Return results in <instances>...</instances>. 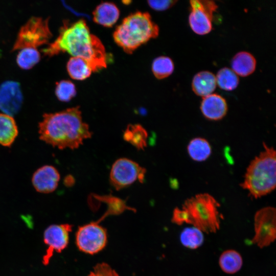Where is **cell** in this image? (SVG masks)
Wrapping results in <instances>:
<instances>
[{
	"instance_id": "obj_4",
	"label": "cell",
	"mask_w": 276,
	"mask_h": 276,
	"mask_svg": "<svg viewBox=\"0 0 276 276\" xmlns=\"http://www.w3.org/2000/svg\"><path fill=\"white\" fill-rule=\"evenodd\" d=\"M159 34L158 25L147 12L137 11L125 17L113 33L114 42L125 52L132 53Z\"/></svg>"
},
{
	"instance_id": "obj_29",
	"label": "cell",
	"mask_w": 276,
	"mask_h": 276,
	"mask_svg": "<svg viewBox=\"0 0 276 276\" xmlns=\"http://www.w3.org/2000/svg\"><path fill=\"white\" fill-rule=\"evenodd\" d=\"M176 1H148L149 6L156 11H164L171 8L176 2Z\"/></svg>"
},
{
	"instance_id": "obj_11",
	"label": "cell",
	"mask_w": 276,
	"mask_h": 276,
	"mask_svg": "<svg viewBox=\"0 0 276 276\" xmlns=\"http://www.w3.org/2000/svg\"><path fill=\"white\" fill-rule=\"evenodd\" d=\"M73 225L68 223L53 224L48 227L44 232L43 241L48 246L42 262L48 264L54 252L60 253L68 245L69 234Z\"/></svg>"
},
{
	"instance_id": "obj_18",
	"label": "cell",
	"mask_w": 276,
	"mask_h": 276,
	"mask_svg": "<svg viewBox=\"0 0 276 276\" xmlns=\"http://www.w3.org/2000/svg\"><path fill=\"white\" fill-rule=\"evenodd\" d=\"M232 70L238 75L246 77L251 74L256 67V60L250 53L242 51L236 54L231 61Z\"/></svg>"
},
{
	"instance_id": "obj_27",
	"label": "cell",
	"mask_w": 276,
	"mask_h": 276,
	"mask_svg": "<svg viewBox=\"0 0 276 276\" xmlns=\"http://www.w3.org/2000/svg\"><path fill=\"white\" fill-rule=\"evenodd\" d=\"M75 85L68 80H61L56 83L55 94L62 102H68L76 95Z\"/></svg>"
},
{
	"instance_id": "obj_5",
	"label": "cell",
	"mask_w": 276,
	"mask_h": 276,
	"mask_svg": "<svg viewBox=\"0 0 276 276\" xmlns=\"http://www.w3.org/2000/svg\"><path fill=\"white\" fill-rule=\"evenodd\" d=\"M263 146L264 150L248 166L244 180L240 185L255 198L271 192L276 185L275 151L273 147L265 144Z\"/></svg>"
},
{
	"instance_id": "obj_9",
	"label": "cell",
	"mask_w": 276,
	"mask_h": 276,
	"mask_svg": "<svg viewBox=\"0 0 276 276\" xmlns=\"http://www.w3.org/2000/svg\"><path fill=\"white\" fill-rule=\"evenodd\" d=\"M254 236L252 242L260 248L270 245L276 238V211L272 206L258 210L254 216Z\"/></svg>"
},
{
	"instance_id": "obj_10",
	"label": "cell",
	"mask_w": 276,
	"mask_h": 276,
	"mask_svg": "<svg viewBox=\"0 0 276 276\" xmlns=\"http://www.w3.org/2000/svg\"><path fill=\"white\" fill-rule=\"evenodd\" d=\"M191 13L189 22L192 30L198 35H205L212 29L213 14L218 6L214 1L193 0L190 2Z\"/></svg>"
},
{
	"instance_id": "obj_24",
	"label": "cell",
	"mask_w": 276,
	"mask_h": 276,
	"mask_svg": "<svg viewBox=\"0 0 276 276\" xmlns=\"http://www.w3.org/2000/svg\"><path fill=\"white\" fill-rule=\"evenodd\" d=\"M216 77V83L222 89L231 91L238 86L239 82L237 75L227 67L220 69Z\"/></svg>"
},
{
	"instance_id": "obj_19",
	"label": "cell",
	"mask_w": 276,
	"mask_h": 276,
	"mask_svg": "<svg viewBox=\"0 0 276 276\" xmlns=\"http://www.w3.org/2000/svg\"><path fill=\"white\" fill-rule=\"evenodd\" d=\"M123 139L138 150H144L147 145L148 133L140 124H129L124 131Z\"/></svg>"
},
{
	"instance_id": "obj_3",
	"label": "cell",
	"mask_w": 276,
	"mask_h": 276,
	"mask_svg": "<svg viewBox=\"0 0 276 276\" xmlns=\"http://www.w3.org/2000/svg\"><path fill=\"white\" fill-rule=\"evenodd\" d=\"M220 204L208 193L197 194L174 209L172 221L177 225L190 224L203 233L216 232L220 226Z\"/></svg>"
},
{
	"instance_id": "obj_7",
	"label": "cell",
	"mask_w": 276,
	"mask_h": 276,
	"mask_svg": "<svg viewBox=\"0 0 276 276\" xmlns=\"http://www.w3.org/2000/svg\"><path fill=\"white\" fill-rule=\"evenodd\" d=\"M146 173V169L136 162L127 158H120L112 165L109 180L116 190H120L136 181L143 183Z\"/></svg>"
},
{
	"instance_id": "obj_12",
	"label": "cell",
	"mask_w": 276,
	"mask_h": 276,
	"mask_svg": "<svg viewBox=\"0 0 276 276\" xmlns=\"http://www.w3.org/2000/svg\"><path fill=\"white\" fill-rule=\"evenodd\" d=\"M23 96L19 82L7 80L0 84V109L12 116L19 110Z\"/></svg>"
},
{
	"instance_id": "obj_16",
	"label": "cell",
	"mask_w": 276,
	"mask_h": 276,
	"mask_svg": "<svg viewBox=\"0 0 276 276\" xmlns=\"http://www.w3.org/2000/svg\"><path fill=\"white\" fill-rule=\"evenodd\" d=\"M217 83L215 76L209 71H201L193 77L192 87L195 94L204 97L214 91Z\"/></svg>"
},
{
	"instance_id": "obj_25",
	"label": "cell",
	"mask_w": 276,
	"mask_h": 276,
	"mask_svg": "<svg viewBox=\"0 0 276 276\" xmlns=\"http://www.w3.org/2000/svg\"><path fill=\"white\" fill-rule=\"evenodd\" d=\"M203 232L194 227L185 228L180 236L182 244L193 249L200 246L203 242Z\"/></svg>"
},
{
	"instance_id": "obj_20",
	"label": "cell",
	"mask_w": 276,
	"mask_h": 276,
	"mask_svg": "<svg viewBox=\"0 0 276 276\" xmlns=\"http://www.w3.org/2000/svg\"><path fill=\"white\" fill-rule=\"evenodd\" d=\"M219 264L225 273L234 274L240 270L243 264V260L238 252L228 249L223 251L220 255Z\"/></svg>"
},
{
	"instance_id": "obj_2",
	"label": "cell",
	"mask_w": 276,
	"mask_h": 276,
	"mask_svg": "<svg viewBox=\"0 0 276 276\" xmlns=\"http://www.w3.org/2000/svg\"><path fill=\"white\" fill-rule=\"evenodd\" d=\"M38 128L39 139L59 149H77L93 134L79 106L44 113Z\"/></svg>"
},
{
	"instance_id": "obj_23",
	"label": "cell",
	"mask_w": 276,
	"mask_h": 276,
	"mask_svg": "<svg viewBox=\"0 0 276 276\" xmlns=\"http://www.w3.org/2000/svg\"><path fill=\"white\" fill-rule=\"evenodd\" d=\"M174 65L172 60L169 57L161 56L155 58L152 61L151 70L158 79L169 77L174 71Z\"/></svg>"
},
{
	"instance_id": "obj_26",
	"label": "cell",
	"mask_w": 276,
	"mask_h": 276,
	"mask_svg": "<svg viewBox=\"0 0 276 276\" xmlns=\"http://www.w3.org/2000/svg\"><path fill=\"white\" fill-rule=\"evenodd\" d=\"M40 58V54L35 48H24L18 53L16 62L21 68L29 69L37 63Z\"/></svg>"
},
{
	"instance_id": "obj_13",
	"label": "cell",
	"mask_w": 276,
	"mask_h": 276,
	"mask_svg": "<svg viewBox=\"0 0 276 276\" xmlns=\"http://www.w3.org/2000/svg\"><path fill=\"white\" fill-rule=\"evenodd\" d=\"M60 178V174L55 167L51 165H44L33 173L32 183L37 192L48 194L56 189Z\"/></svg>"
},
{
	"instance_id": "obj_15",
	"label": "cell",
	"mask_w": 276,
	"mask_h": 276,
	"mask_svg": "<svg viewBox=\"0 0 276 276\" xmlns=\"http://www.w3.org/2000/svg\"><path fill=\"white\" fill-rule=\"evenodd\" d=\"M120 10L117 6L110 2H104L96 6L93 12V20L106 27H112L118 20Z\"/></svg>"
},
{
	"instance_id": "obj_8",
	"label": "cell",
	"mask_w": 276,
	"mask_h": 276,
	"mask_svg": "<svg viewBox=\"0 0 276 276\" xmlns=\"http://www.w3.org/2000/svg\"><path fill=\"white\" fill-rule=\"evenodd\" d=\"M107 237L106 228L97 221L91 222L79 227L76 233V243L80 251L94 255L105 248Z\"/></svg>"
},
{
	"instance_id": "obj_28",
	"label": "cell",
	"mask_w": 276,
	"mask_h": 276,
	"mask_svg": "<svg viewBox=\"0 0 276 276\" xmlns=\"http://www.w3.org/2000/svg\"><path fill=\"white\" fill-rule=\"evenodd\" d=\"M87 276H120L108 264L104 262L97 264Z\"/></svg>"
},
{
	"instance_id": "obj_21",
	"label": "cell",
	"mask_w": 276,
	"mask_h": 276,
	"mask_svg": "<svg viewBox=\"0 0 276 276\" xmlns=\"http://www.w3.org/2000/svg\"><path fill=\"white\" fill-rule=\"evenodd\" d=\"M66 68L70 77L78 80L88 78L93 72L87 62L79 57H71L67 62Z\"/></svg>"
},
{
	"instance_id": "obj_22",
	"label": "cell",
	"mask_w": 276,
	"mask_h": 276,
	"mask_svg": "<svg viewBox=\"0 0 276 276\" xmlns=\"http://www.w3.org/2000/svg\"><path fill=\"white\" fill-rule=\"evenodd\" d=\"M187 150L190 157L197 162L206 160L212 152L209 143L201 137L192 139L188 145Z\"/></svg>"
},
{
	"instance_id": "obj_6",
	"label": "cell",
	"mask_w": 276,
	"mask_h": 276,
	"mask_svg": "<svg viewBox=\"0 0 276 276\" xmlns=\"http://www.w3.org/2000/svg\"><path fill=\"white\" fill-rule=\"evenodd\" d=\"M51 36L49 17L32 16L20 28L12 50L35 48L46 43Z\"/></svg>"
},
{
	"instance_id": "obj_14",
	"label": "cell",
	"mask_w": 276,
	"mask_h": 276,
	"mask_svg": "<svg viewBox=\"0 0 276 276\" xmlns=\"http://www.w3.org/2000/svg\"><path fill=\"white\" fill-rule=\"evenodd\" d=\"M203 115L208 119L214 121L222 119L227 111L225 100L221 96L213 94L203 97L200 105Z\"/></svg>"
},
{
	"instance_id": "obj_1",
	"label": "cell",
	"mask_w": 276,
	"mask_h": 276,
	"mask_svg": "<svg viewBox=\"0 0 276 276\" xmlns=\"http://www.w3.org/2000/svg\"><path fill=\"white\" fill-rule=\"evenodd\" d=\"M49 56L67 52L84 59L94 72L106 68L107 55L101 40L91 33L83 19L73 22L64 20L56 39L42 50Z\"/></svg>"
},
{
	"instance_id": "obj_30",
	"label": "cell",
	"mask_w": 276,
	"mask_h": 276,
	"mask_svg": "<svg viewBox=\"0 0 276 276\" xmlns=\"http://www.w3.org/2000/svg\"><path fill=\"white\" fill-rule=\"evenodd\" d=\"M74 183V179L72 176H67L64 179V184L67 187L72 186Z\"/></svg>"
},
{
	"instance_id": "obj_17",
	"label": "cell",
	"mask_w": 276,
	"mask_h": 276,
	"mask_svg": "<svg viewBox=\"0 0 276 276\" xmlns=\"http://www.w3.org/2000/svg\"><path fill=\"white\" fill-rule=\"evenodd\" d=\"M18 134V127L12 116L0 113V144L10 147Z\"/></svg>"
}]
</instances>
